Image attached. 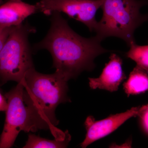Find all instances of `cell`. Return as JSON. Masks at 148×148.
Returning <instances> with one entry per match:
<instances>
[{
	"mask_svg": "<svg viewBox=\"0 0 148 148\" xmlns=\"http://www.w3.org/2000/svg\"><path fill=\"white\" fill-rule=\"evenodd\" d=\"M51 15L50 29L35 48L50 52L56 72L67 81L77 77L84 71L93 70L95 58L110 51L103 47L101 40L96 36L87 38L76 33L61 12H53Z\"/></svg>",
	"mask_w": 148,
	"mask_h": 148,
	"instance_id": "1",
	"label": "cell"
},
{
	"mask_svg": "<svg viewBox=\"0 0 148 148\" xmlns=\"http://www.w3.org/2000/svg\"><path fill=\"white\" fill-rule=\"evenodd\" d=\"M68 82L56 72L52 74L41 73L34 67L27 72L21 82L31 132L49 130L54 138L65 136L66 131L56 127L59 121L56 117L55 110L59 104L71 102L68 96Z\"/></svg>",
	"mask_w": 148,
	"mask_h": 148,
	"instance_id": "2",
	"label": "cell"
},
{
	"mask_svg": "<svg viewBox=\"0 0 148 148\" xmlns=\"http://www.w3.org/2000/svg\"><path fill=\"white\" fill-rule=\"evenodd\" d=\"M147 0H103L101 8L103 16L95 31L101 41L109 37H116L130 45L135 41L134 32L147 19L140 13Z\"/></svg>",
	"mask_w": 148,
	"mask_h": 148,
	"instance_id": "3",
	"label": "cell"
},
{
	"mask_svg": "<svg viewBox=\"0 0 148 148\" xmlns=\"http://www.w3.org/2000/svg\"><path fill=\"white\" fill-rule=\"evenodd\" d=\"M36 30L29 24H21L12 27L8 37L0 51V82L19 83L34 68L29 46V35Z\"/></svg>",
	"mask_w": 148,
	"mask_h": 148,
	"instance_id": "4",
	"label": "cell"
},
{
	"mask_svg": "<svg viewBox=\"0 0 148 148\" xmlns=\"http://www.w3.org/2000/svg\"><path fill=\"white\" fill-rule=\"evenodd\" d=\"M23 89L22 83H18L5 95L7 108L0 138V148L12 147L21 131L31 132L29 114L23 100Z\"/></svg>",
	"mask_w": 148,
	"mask_h": 148,
	"instance_id": "5",
	"label": "cell"
},
{
	"mask_svg": "<svg viewBox=\"0 0 148 148\" xmlns=\"http://www.w3.org/2000/svg\"><path fill=\"white\" fill-rule=\"evenodd\" d=\"M103 0H42L37 3L38 12L50 15L54 11L66 14L70 18L82 22L90 32L95 31V14Z\"/></svg>",
	"mask_w": 148,
	"mask_h": 148,
	"instance_id": "6",
	"label": "cell"
},
{
	"mask_svg": "<svg viewBox=\"0 0 148 148\" xmlns=\"http://www.w3.org/2000/svg\"><path fill=\"white\" fill-rule=\"evenodd\" d=\"M140 107H132L124 112L111 114L100 121H95L91 116H88L84 122L86 134L81 147L86 148L95 141L112 133L127 120L137 116Z\"/></svg>",
	"mask_w": 148,
	"mask_h": 148,
	"instance_id": "7",
	"label": "cell"
},
{
	"mask_svg": "<svg viewBox=\"0 0 148 148\" xmlns=\"http://www.w3.org/2000/svg\"><path fill=\"white\" fill-rule=\"evenodd\" d=\"M110 59L99 77L88 78L91 89L99 88L114 92L117 91L119 86L127 78L122 67L123 60L121 57L115 53H112Z\"/></svg>",
	"mask_w": 148,
	"mask_h": 148,
	"instance_id": "8",
	"label": "cell"
},
{
	"mask_svg": "<svg viewBox=\"0 0 148 148\" xmlns=\"http://www.w3.org/2000/svg\"><path fill=\"white\" fill-rule=\"evenodd\" d=\"M37 12L36 5L22 0H7L0 5V24L8 27L18 26L28 16Z\"/></svg>",
	"mask_w": 148,
	"mask_h": 148,
	"instance_id": "9",
	"label": "cell"
},
{
	"mask_svg": "<svg viewBox=\"0 0 148 148\" xmlns=\"http://www.w3.org/2000/svg\"><path fill=\"white\" fill-rule=\"evenodd\" d=\"M127 97L145 92L148 89V71L136 66L123 84Z\"/></svg>",
	"mask_w": 148,
	"mask_h": 148,
	"instance_id": "10",
	"label": "cell"
},
{
	"mask_svg": "<svg viewBox=\"0 0 148 148\" xmlns=\"http://www.w3.org/2000/svg\"><path fill=\"white\" fill-rule=\"evenodd\" d=\"M71 139L68 130L62 138H54L51 140L41 138L34 134H30L24 148H66Z\"/></svg>",
	"mask_w": 148,
	"mask_h": 148,
	"instance_id": "11",
	"label": "cell"
},
{
	"mask_svg": "<svg viewBox=\"0 0 148 148\" xmlns=\"http://www.w3.org/2000/svg\"><path fill=\"white\" fill-rule=\"evenodd\" d=\"M129 46L130 49L126 53L127 58L135 61L136 66L148 71V45H138L134 41L131 42Z\"/></svg>",
	"mask_w": 148,
	"mask_h": 148,
	"instance_id": "12",
	"label": "cell"
},
{
	"mask_svg": "<svg viewBox=\"0 0 148 148\" xmlns=\"http://www.w3.org/2000/svg\"><path fill=\"white\" fill-rule=\"evenodd\" d=\"M140 129L143 134L147 137L148 135V105H144L140 107L137 116Z\"/></svg>",
	"mask_w": 148,
	"mask_h": 148,
	"instance_id": "13",
	"label": "cell"
},
{
	"mask_svg": "<svg viewBox=\"0 0 148 148\" xmlns=\"http://www.w3.org/2000/svg\"><path fill=\"white\" fill-rule=\"evenodd\" d=\"M12 27L0 24V51L8 37Z\"/></svg>",
	"mask_w": 148,
	"mask_h": 148,
	"instance_id": "14",
	"label": "cell"
},
{
	"mask_svg": "<svg viewBox=\"0 0 148 148\" xmlns=\"http://www.w3.org/2000/svg\"><path fill=\"white\" fill-rule=\"evenodd\" d=\"M7 108V103L5 96L0 91V112L5 111Z\"/></svg>",
	"mask_w": 148,
	"mask_h": 148,
	"instance_id": "15",
	"label": "cell"
}]
</instances>
